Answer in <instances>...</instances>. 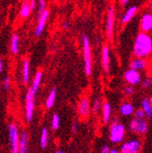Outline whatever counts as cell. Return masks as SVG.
<instances>
[{"instance_id":"obj_41","label":"cell","mask_w":152,"mask_h":153,"mask_svg":"<svg viewBox=\"0 0 152 153\" xmlns=\"http://www.w3.org/2000/svg\"><path fill=\"white\" fill-rule=\"evenodd\" d=\"M56 153H66V152H64V151H58Z\"/></svg>"},{"instance_id":"obj_10","label":"cell","mask_w":152,"mask_h":153,"mask_svg":"<svg viewBox=\"0 0 152 153\" xmlns=\"http://www.w3.org/2000/svg\"><path fill=\"white\" fill-rule=\"evenodd\" d=\"M90 112V102L88 98L84 97L82 98L79 104H78V113L79 114V116L86 118L89 115Z\"/></svg>"},{"instance_id":"obj_13","label":"cell","mask_w":152,"mask_h":153,"mask_svg":"<svg viewBox=\"0 0 152 153\" xmlns=\"http://www.w3.org/2000/svg\"><path fill=\"white\" fill-rule=\"evenodd\" d=\"M130 68L136 69L138 71L140 70H144L147 67H148V60L144 57H135L130 62Z\"/></svg>"},{"instance_id":"obj_28","label":"cell","mask_w":152,"mask_h":153,"mask_svg":"<svg viewBox=\"0 0 152 153\" xmlns=\"http://www.w3.org/2000/svg\"><path fill=\"white\" fill-rule=\"evenodd\" d=\"M141 86L143 88H149L152 86V81L151 79H145L141 81Z\"/></svg>"},{"instance_id":"obj_18","label":"cell","mask_w":152,"mask_h":153,"mask_svg":"<svg viewBox=\"0 0 152 153\" xmlns=\"http://www.w3.org/2000/svg\"><path fill=\"white\" fill-rule=\"evenodd\" d=\"M119 110L121 115H123L125 117H128L134 113V107H133V105L130 102H124L120 106Z\"/></svg>"},{"instance_id":"obj_17","label":"cell","mask_w":152,"mask_h":153,"mask_svg":"<svg viewBox=\"0 0 152 153\" xmlns=\"http://www.w3.org/2000/svg\"><path fill=\"white\" fill-rule=\"evenodd\" d=\"M22 79L24 84H27L29 81L30 76V64L28 59H25L23 61V68H22Z\"/></svg>"},{"instance_id":"obj_6","label":"cell","mask_w":152,"mask_h":153,"mask_svg":"<svg viewBox=\"0 0 152 153\" xmlns=\"http://www.w3.org/2000/svg\"><path fill=\"white\" fill-rule=\"evenodd\" d=\"M114 23H115V9L112 6H110L108 8L106 20V35L108 39H111L113 36Z\"/></svg>"},{"instance_id":"obj_30","label":"cell","mask_w":152,"mask_h":153,"mask_svg":"<svg viewBox=\"0 0 152 153\" xmlns=\"http://www.w3.org/2000/svg\"><path fill=\"white\" fill-rule=\"evenodd\" d=\"M145 116H146V114H145V112H144V110L142 108L136 110V112H135V118H137V119H143Z\"/></svg>"},{"instance_id":"obj_36","label":"cell","mask_w":152,"mask_h":153,"mask_svg":"<svg viewBox=\"0 0 152 153\" xmlns=\"http://www.w3.org/2000/svg\"><path fill=\"white\" fill-rule=\"evenodd\" d=\"M128 1H129V0H120V2H121V5H122V6H125Z\"/></svg>"},{"instance_id":"obj_1","label":"cell","mask_w":152,"mask_h":153,"mask_svg":"<svg viewBox=\"0 0 152 153\" xmlns=\"http://www.w3.org/2000/svg\"><path fill=\"white\" fill-rule=\"evenodd\" d=\"M152 53V37L146 32L139 33L134 43L133 54L136 57H148Z\"/></svg>"},{"instance_id":"obj_5","label":"cell","mask_w":152,"mask_h":153,"mask_svg":"<svg viewBox=\"0 0 152 153\" xmlns=\"http://www.w3.org/2000/svg\"><path fill=\"white\" fill-rule=\"evenodd\" d=\"M36 93V90H35L31 87L27 92V96H26V120L27 122H30L32 118H33Z\"/></svg>"},{"instance_id":"obj_16","label":"cell","mask_w":152,"mask_h":153,"mask_svg":"<svg viewBox=\"0 0 152 153\" xmlns=\"http://www.w3.org/2000/svg\"><path fill=\"white\" fill-rule=\"evenodd\" d=\"M19 153H28V134L23 131L19 140Z\"/></svg>"},{"instance_id":"obj_42","label":"cell","mask_w":152,"mask_h":153,"mask_svg":"<svg viewBox=\"0 0 152 153\" xmlns=\"http://www.w3.org/2000/svg\"><path fill=\"white\" fill-rule=\"evenodd\" d=\"M150 79H151V81H152V72H151V78Z\"/></svg>"},{"instance_id":"obj_39","label":"cell","mask_w":152,"mask_h":153,"mask_svg":"<svg viewBox=\"0 0 152 153\" xmlns=\"http://www.w3.org/2000/svg\"><path fill=\"white\" fill-rule=\"evenodd\" d=\"M148 101H149V103L151 104V106H152V96L149 98V100H148Z\"/></svg>"},{"instance_id":"obj_9","label":"cell","mask_w":152,"mask_h":153,"mask_svg":"<svg viewBox=\"0 0 152 153\" xmlns=\"http://www.w3.org/2000/svg\"><path fill=\"white\" fill-rule=\"evenodd\" d=\"M140 142L139 140H130L124 143L121 148V153H139L140 149Z\"/></svg>"},{"instance_id":"obj_21","label":"cell","mask_w":152,"mask_h":153,"mask_svg":"<svg viewBox=\"0 0 152 153\" xmlns=\"http://www.w3.org/2000/svg\"><path fill=\"white\" fill-rule=\"evenodd\" d=\"M10 50L13 54H17L19 50V36L16 34H13L11 36Z\"/></svg>"},{"instance_id":"obj_27","label":"cell","mask_w":152,"mask_h":153,"mask_svg":"<svg viewBox=\"0 0 152 153\" xmlns=\"http://www.w3.org/2000/svg\"><path fill=\"white\" fill-rule=\"evenodd\" d=\"M39 1V17L45 12L46 10V1L45 0H37Z\"/></svg>"},{"instance_id":"obj_31","label":"cell","mask_w":152,"mask_h":153,"mask_svg":"<svg viewBox=\"0 0 152 153\" xmlns=\"http://www.w3.org/2000/svg\"><path fill=\"white\" fill-rule=\"evenodd\" d=\"M3 87H4V89L5 90H8L10 88V79L8 76H6L4 79V81H3Z\"/></svg>"},{"instance_id":"obj_14","label":"cell","mask_w":152,"mask_h":153,"mask_svg":"<svg viewBox=\"0 0 152 153\" xmlns=\"http://www.w3.org/2000/svg\"><path fill=\"white\" fill-rule=\"evenodd\" d=\"M110 65V57H109V47L105 45L102 48V66L104 70L108 73Z\"/></svg>"},{"instance_id":"obj_26","label":"cell","mask_w":152,"mask_h":153,"mask_svg":"<svg viewBox=\"0 0 152 153\" xmlns=\"http://www.w3.org/2000/svg\"><path fill=\"white\" fill-rule=\"evenodd\" d=\"M101 99L100 98H98L95 100L94 103H93V108H92V110L94 113H98L99 110L100 109V107H101Z\"/></svg>"},{"instance_id":"obj_3","label":"cell","mask_w":152,"mask_h":153,"mask_svg":"<svg viewBox=\"0 0 152 153\" xmlns=\"http://www.w3.org/2000/svg\"><path fill=\"white\" fill-rule=\"evenodd\" d=\"M125 135V126L119 123L117 119H114L109 131V140L112 143H119Z\"/></svg>"},{"instance_id":"obj_7","label":"cell","mask_w":152,"mask_h":153,"mask_svg":"<svg viewBox=\"0 0 152 153\" xmlns=\"http://www.w3.org/2000/svg\"><path fill=\"white\" fill-rule=\"evenodd\" d=\"M129 128L132 132L145 134L148 130V124L144 119H133L129 123Z\"/></svg>"},{"instance_id":"obj_22","label":"cell","mask_w":152,"mask_h":153,"mask_svg":"<svg viewBox=\"0 0 152 153\" xmlns=\"http://www.w3.org/2000/svg\"><path fill=\"white\" fill-rule=\"evenodd\" d=\"M141 108L144 110L146 117L148 119H151L152 118V106L149 103L148 100L147 99H143L141 100Z\"/></svg>"},{"instance_id":"obj_37","label":"cell","mask_w":152,"mask_h":153,"mask_svg":"<svg viewBox=\"0 0 152 153\" xmlns=\"http://www.w3.org/2000/svg\"><path fill=\"white\" fill-rule=\"evenodd\" d=\"M3 67H4L3 66V60L1 59V60H0V71H1V72L3 71Z\"/></svg>"},{"instance_id":"obj_15","label":"cell","mask_w":152,"mask_h":153,"mask_svg":"<svg viewBox=\"0 0 152 153\" xmlns=\"http://www.w3.org/2000/svg\"><path fill=\"white\" fill-rule=\"evenodd\" d=\"M137 12H138V7L136 6H132L129 8H128L127 11L123 14V16L121 17V23L126 24V23L129 22L131 19L135 16Z\"/></svg>"},{"instance_id":"obj_23","label":"cell","mask_w":152,"mask_h":153,"mask_svg":"<svg viewBox=\"0 0 152 153\" xmlns=\"http://www.w3.org/2000/svg\"><path fill=\"white\" fill-rule=\"evenodd\" d=\"M56 88H53L48 96L47 98V100H46V108H51L54 104H55V100H56Z\"/></svg>"},{"instance_id":"obj_12","label":"cell","mask_w":152,"mask_h":153,"mask_svg":"<svg viewBox=\"0 0 152 153\" xmlns=\"http://www.w3.org/2000/svg\"><path fill=\"white\" fill-rule=\"evenodd\" d=\"M140 29L142 32L148 33L152 31V14L146 13L142 16L140 20Z\"/></svg>"},{"instance_id":"obj_38","label":"cell","mask_w":152,"mask_h":153,"mask_svg":"<svg viewBox=\"0 0 152 153\" xmlns=\"http://www.w3.org/2000/svg\"><path fill=\"white\" fill-rule=\"evenodd\" d=\"M109 153H119V151L117 149H110V152Z\"/></svg>"},{"instance_id":"obj_2","label":"cell","mask_w":152,"mask_h":153,"mask_svg":"<svg viewBox=\"0 0 152 153\" xmlns=\"http://www.w3.org/2000/svg\"><path fill=\"white\" fill-rule=\"evenodd\" d=\"M82 51H83V59H84V70L85 74L89 76L92 70V60H91V49L88 37L83 36L82 38Z\"/></svg>"},{"instance_id":"obj_32","label":"cell","mask_w":152,"mask_h":153,"mask_svg":"<svg viewBox=\"0 0 152 153\" xmlns=\"http://www.w3.org/2000/svg\"><path fill=\"white\" fill-rule=\"evenodd\" d=\"M110 152V149L108 145H104L101 149V153H109Z\"/></svg>"},{"instance_id":"obj_25","label":"cell","mask_w":152,"mask_h":153,"mask_svg":"<svg viewBox=\"0 0 152 153\" xmlns=\"http://www.w3.org/2000/svg\"><path fill=\"white\" fill-rule=\"evenodd\" d=\"M59 124H60V119L58 114H54L52 117V120H51V128L53 130H56L59 128Z\"/></svg>"},{"instance_id":"obj_19","label":"cell","mask_w":152,"mask_h":153,"mask_svg":"<svg viewBox=\"0 0 152 153\" xmlns=\"http://www.w3.org/2000/svg\"><path fill=\"white\" fill-rule=\"evenodd\" d=\"M111 112H112V108L110 104L108 101L104 102L103 107H102V117H103L102 119L105 123H108L109 121L110 117H111Z\"/></svg>"},{"instance_id":"obj_4","label":"cell","mask_w":152,"mask_h":153,"mask_svg":"<svg viewBox=\"0 0 152 153\" xmlns=\"http://www.w3.org/2000/svg\"><path fill=\"white\" fill-rule=\"evenodd\" d=\"M9 134V143H10V152L19 153V136H18V129L16 124L10 123L8 126Z\"/></svg>"},{"instance_id":"obj_29","label":"cell","mask_w":152,"mask_h":153,"mask_svg":"<svg viewBox=\"0 0 152 153\" xmlns=\"http://www.w3.org/2000/svg\"><path fill=\"white\" fill-rule=\"evenodd\" d=\"M124 94L127 96H131L133 93H134V88L132 87V85H128L127 87H125L124 88Z\"/></svg>"},{"instance_id":"obj_33","label":"cell","mask_w":152,"mask_h":153,"mask_svg":"<svg viewBox=\"0 0 152 153\" xmlns=\"http://www.w3.org/2000/svg\"><path fill=\"white\" fill-rule=\"evenodd\" d=\"M29 5H30V7H31V10L33 11L35 8H36V0H30L29 1Z\"/></svg>"},{"instance_id":"obj_34","label":"cell","mask_w":152,"mask_h":153,"mask_svg":"<svg viewBox=\"0 0 152 153\" xmlns=\"http://www.w3.org/2000/svg\"><path fill=\"white\" fill-rule=\"evenodd\" d=\"M78 130H79V125L75 123V124L72 126V132L75 134V133H77V132H78Z\"/></svg>"},{"instance_id":"obj_43","label":"cell","mask_w":152,"mask_h":153,"mask_svg":"<svg viewBox=\"0 0 152 153\" xmlns=\"http://www.w3.org/2000/svg\"><path fill=\"white\" fill-rule=\"evenodd\" d=\"M151 1H152V0H151Z\"/></svg>"},{"instance_id":"obj_11","label":"cell","mask_w":152,"mask_h":153,"mask_svg":"<svg viewBox=\"0 0 152 153\" xmlns=\"http://www.w3.org/2000/svg\"><path fill=\"white\" fill-rule=\"evenodd\" d=\"M48 16H49V11L48 10H45V12L39 16V23H37V26L35 29V36H39L43 33Z\"/></svg>"},{"instance_id":"obj_24","label":"cell","mask_w":152,"mask_h":153,"mask_svg":"<svg viewBox=\"0 0 152 153\" xmlns=\"http://www.w3.org/2000/svg\"><path fill=\"white\" fill-rule=\"evenodd\" d=\"M47 139H48V132L46 128L42 129L41 136H40V146L42 149H46L47 145Z\"/></svg>"},{"instance_id":"obj_35","label":"cell","mask_w":152,"mask_h":153,"mask_svg":"<svg viewBox=\"0 0 152 153\" xmlns=\"http://www.w3.org/2000/svg\"><path fill=\"white\" fill-rule=\"evenodd\" d=\"M63 27L65 28V29H67V28H68V23L67 22V21H65V22H63Z\"/></svg>"},{"instance_id":"obj_20","label":"cell","mask_w":152,"mask_h":153,"mask_svg":"<svg viewBox=\"0 0 152 153\" xmlns=\"http://www.w3.org/2000/svg\"><path fill=\"white\" fill-rule=\"evenodd\" d=\"M31 7H30V5H29V1L27 0H24L22 5H21V7H20V11H19V16L21 18H27L30 13H31Z\"/></svg>"},{"instance_id":"obj_40","label":"cell","mask_w":152,"mask_h":153,"mask_svg":"<svg viewBox=\"0 0 152 153\" xmlns=\"http://www.w3.org/2000/svg\"><path fill=\"white\" fill-rule=\"evenodd\" d=\"M149 8H150V10H151V12H152V2H151V4H150V6H149Z\"/></svg>"},{"instance_id":"obj_8","label":"cell","mask_w":152,"mask_h":153,"mask_svg":"<svg viewBox=\"0 0 152 153\" xmlns=\"http://www.w3.org/2000/svg\"><path fill=\"white\" fill-rule=\"evenodd\" d=\"M124 79L127 81V83H128V85L134 86L138 85L141 81V75L139 71L133 68H129L124 73Z\"/></svg>"}]
</instances>
